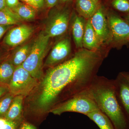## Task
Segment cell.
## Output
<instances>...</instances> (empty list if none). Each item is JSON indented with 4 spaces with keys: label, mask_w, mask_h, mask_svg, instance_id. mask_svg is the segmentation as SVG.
Instances as JSON below:
<instances>
[{
    "label": "cell",
    "mask_w": 129,
    "mask_h": 129,
    "mask_svg": "<svg viewBox=\"0 0 129 129\" xmlns=\"http://www.w3.org/2000/svg\"><path fill=\"white\" fill-rule=\"evenodd\" d=\"M108 55L103 48L76 50L69 60L47 72L42 83L37 106L45 109L64 96L65 93L68 100L87 89Z\"/></svg>",
    "instance_id": "cell-1"
},
{
    "label": "cell",
    "mask_w": 129,
    "mask_h": 129,
    "mask_svg": "<svg viewBox=\"0 0 129 129\" xmlns=\"http://www.w3.org/2000/svg\"><path fill=\"white\" fill-rule=\"evenodd\" d=\"M88 90L99 110L109 118L115 129H129V120L115 94L114 80L97 75Z\"/></svg>",
    "instance_id": "cell-2"
},
{
    "label": "cell",
    "mask_w": 129,
    "mask_h": 129,
    "mask_svg": "<svg viewBox=\"0 0 129 129\" xmlns=\"http://www.w3.org/2000/svg\"><path fill=\"white\" fill-rule=\"evenodd\" d=\"M73 1L58 4L51 10L45 31L50 38L62 35L67 32L73 11Z\"/></svg>",
    "instance_id": "cell-3"
},
{
    "label": "cell",
    "mask_w": 129,
    "mask_h": 129,
    "mask_svg": "<svg viewBox=\"0 0 129 129\" xmlns=\"http://www.w3.org/2000/svg\"><path fill=\"white\" fill-rule=\"evenodd\" d=\"M50 38L45 31L41 32L32 43L29 55L22 64L36 79L41 76L43 60L46 54Z\"/></svg>",
    "instance_id": "cell-4"
},
{
    "label": "cell",
    "mask_w": 129,
    "mask_h": 129,
    "mask_svg": "<svg viewBox=\"0 0 129 129\" xmlns=\"http://www.w3.org/2000/svg\"><path fill=\"white\" fill-rule=\"evenodd\" d=\"M88 89L61 103L51 110V112L55 115H61L66 112H73L86 115L99 109Z\"/></svg>",
    "instance_id": "cell-5"
},
{
    "label": "cell",
    "mask_w": 129,
    "mask_h": 129,
    "mask_svg": "<svg viewBox=\"0 0 129 129\" xmlns=\"http://www.w3.org/2000/svg\"><path fill=\"white\" fill-rule=\"evenodd\" d=\"M106 8L111 32L110 47L121 49L124 46L129 44V24L116 12Z\"/></svg>",
    "instance_id": "cell-6"
},
{
    "label": "cell",
    "mask_w": 129,
    "mask_h": 129,
    "mask_svg": "<svg viewBox=\"0 0 129 129\" xmlns=\"http://www.w3.org/2000/svg\"><path fill=\"white\" fill-rule=\"evenodd\" d=\"M90 19L101 46L111 49V32L106 16V8L102 2Z\"/></svg>",
    "instance_id": "cell-7"
},
{
    "label": "cell",
    "mask_w": 129,
    "mask_h": 129,
    "mask_svg": "<svg viewBox=\"0 0 129 129\" xmlns=\"http://www.w3.org/2000/svg\"><path fill=\"white\" fill-rule=\"evenodd\" d=\"M36 84V79L21 65L15 68L10 81L9 88L14 94L22 95L28 93Z\"/></svg>",
    "instance_id": "cell-8"
},
{
    "label": "cell",
    "mask_w": 129,
    "mask_h": 129,
    "mask_svg": "<svg viewBox=\"0 0 129 129\" xmlns=\"http://www.w3.org/2000/svg\"><path fill=\"white\" fill-rule=\"evenodd\" d=\"M114 82L117 98L129 120V72H120Z\"/></svg>",
    "instance_id": "cell-9"
},
{
    "label": "cell",
    "mask_w": 129,
    "mask_h": 129,
    "mask_svg": "<svg viewBox=\"0 0 129 129\" xmlns=\"http://www.w3.org/2000/svg\"><path fill=\"white\" fill-rule=\"evenodd\" d=\"M72 53V44L69 37L60 40L53 47L45 64L47 66L57 65L67 61Z\"/></svg>",
    "instance_id": "cell-10"
},
{
    "label": "cell",
    "mask_w": 129,
    "mask_h": 129,
    "mask_svg": "<svg viewBox=\"0 0 129 129\" xmlns=\"http://www.w3.org/2000/svg\"><path fill=\"white\" fill-rule=\"evenodd\" d=\"M34 30L33 27L27 24L17 26L8 31L4 38V43L11 47L17 46L27 40Z\"/></svg>",
    "instance_id": "cell-11"
},
{
    "label": "cell",
    "mask_w": 129,
    "mask_h": 129,
    "mask_svg": "<svg viewBox=\"0 0 129 129\" xmlns=\"http://www.w3.org/2000/svg\"><path fill=\"white\" fill-rule=\"evenodd\" d=\"M72 36L76 50L83 48V36L87 20L77 14L73 9L71 16Z\"/></svg>",
    "instance_id": "cell-12"
},
{
    "label": "cell",
    "mask_w": 129,
    "mask_h": 129,
    "mask_svg": "<svg viewBox=\"0 0 129 129\" xmlns=\"http://www.w3.org/2000/svg\"><path fill=\"white\" fill-rule=\"evenodd\" d=\"M100 5L92 0H74L73 9L77 14L87 20L91 17Z\"/></svg>",
    "instance_id": "cell-13"
},
{
    "label": "cell",
    "mask_w": 129,
    "mask_h": 129,
    "mask_svg": "<svg viewBox=\"0 0 129 129\" xmlns=\"http://www.w3.org/2000/svg\"><path fill=\"white\" fill-rule=\"evenodd\" d=\"M83 48L89 50H96L104 47L100 45L91 24L90 19L86 21L83 36Z\"/></svg>",
    "instance_id": "cell-14"
},
{
    "label": "cell",
    "mask_w": 129,
    "mask_h": 129,
    "mask_svg": "<svg viewBox=\"0 0 129 129\" xmlns=\"http://www.w3.org/2000/svg\"><path fill=\"white\" fill-rule=\"evenodd\" d=\"M97 125L100 129H115L109 118L99 109L86 115Z\"/></svg>",
    "instance_id": "cell-15"
},
{
    "label": "cell",
    "mask_w": 129,
    "mask_h": 129,
    "mask_svg": "<svg viewBox=\"0 0 129 129\" xmlns=\"http://www.w3.org/2000/svg\"><path fill=\"white\" fill-rule=\"evenodd\" d=\"M105 7L121 16L129 14V0H102Z\"/></svg>",
    "instance_id": "cell-16"
},
{
    "label": "cell",
    "mask_w": 129,
    "mask_h": 129,
    "mask_svg": "<svg viewBox=\"0 0 129 129\" xmlns=\"http://www.w3.org/2000/svg\"><path fill=\"white\" fill-rule=\"evenodd\" d=\"M37 9L26 3H19L16 7L12 9L22 19L30 20L35 17Z\"/></svg>",
    "instance_id": "cell-17"
},
{
    "label": "cell",
    "mask_w": 129,
    "mask_h": 129,
    "mask_svg": "<svg viewBox=\"0 0 129 129\" xmlns=\"http://www.w3.org/2000/svg\"><path fill=\"white\" fill-rule=\"evenodd\" d=\"M22 95H18L13 100L11 104L5 115V118L7 120L16 121L21 116L22 108Z\"/></svg>",
    "instance_id": "cell-18"
},
{
    "label": "cell",
    "mask_w": 129,
    "mask_h": 129,
    "mask_svg": "<svg viewBox=\"0 0 129 129\" xmlns=\"http://www.w3.org/2000/svg\"><path fill=\"white\" fill-rule=\"evenodd\" d=\"M22 19L11 9L6 7L0 11V25L18 24Z\"/></svg>",
    "instance_id": "cell-19"
},
{
    "label": "cell",
    "mask_w": 129,
    "mask_h": 129,
    "mask_svg": "<svg viewBox=\"0 0 129 129\" xmlns=\"http://www.w3.org/2000/svg\"><path fill=\"white\" fill-rule=\"evenodd\" d=\"M32 45V43L25 44L16 51L12 59V63L14 66L22 65L25 61L30 53Z\"/></svg>",
    "instance_id": "cell-20"
},
{
    "label": "cell",
    "mask_w": 129,
    "mask_h": 129,
    "mask_svg": "<svg viewBox=\"0 0 129 129\" xmlns=\"http://www.w3.org/2000/svg\"><path fill=\"white\" fill-rule=\"evenodd\" d=\"M15 68L12 63L6 62L0 65V81L6 83L11 81Z\"/></svg>",
    "instance_id": "cell-21"
},
{
    "label": "cell",
    "mask_w": 129,
    "mask_h": 129,
    "mask_svg": "<svg viewBox=\"0 0 129 129\" xmlns=\"http://www.w3.org/2000/svg\"><path fill=\"white\" fill-rule=\"evenodd\" d=\"M13 100V96H9L0 101V115H6L11 104Z\"/></svg>",
    "instance_id": "cell-22"
},
{
    "label": "cell",
    "mask_w": 129,
    "mask_h": 129,
    "mask_svg": "<svg viewBox=\"0 0 129 129\" xmlns=\"http://www.w3.org/2000/svg\"><path fill=\"white\" fill-rule=\"evenodd\" d=\"M17 123L16 121L7 120V122L0 129H17Z\"/></svg>",
    "instance_id": "cell-23"
},
{
    "label": "cell",
    "mask_w": 129,
    "mask_h": 129,
    "mask_svg": "<svg viewBox=\"0 0 129 129\" xmlns=\"http://www.w3.org/2000/svg\"><path fill=\"white\" fill-rule=\"evenodd\" d=\"M6 7L11 9L16 7L19 3V0H5Z\"/></svg>",
    "instance_id": "cell-24"
},
{
    "label": "cell",
    "mask_w": 129,
    "mask_h": 129,
    "mask_svg": "<svg viewBox=\"0 0 129 129\" xmlns=\"http://www.w3.org/2000/svg\"><path fill=\"white\" fill-rule=\"evenodd\" d=\"M59 0H45V5L49 8H53L58 4Z\"/></svg>",
    "instance_id": "cell-25"
},
{
    "label": "cell",
    "mask_w": 129,
    "mask_h": 129,
    "mask_svg": "<svg viewBox=\"0 0 129 129\" xmlns=\"http://www.w3.org/2000/svg\"><path fill=\"white\" fill-rule=\"evenodd\" d=\"M19 129H37L34 125L28 122H24L22 123Z\"/></svg>",
    "instance_id": "cell-26"
},
{
    "label": "cell",
    "mask_w": 129,
    "mask_h": 129,
    "mask_svg": "<svg viewBox=\"0 0 129 129\" xmlns=\"http://www.w3.org/2000/svg\"><path fill=\"white\" fill-rule=\"evenodd\" d=\"M12 25H0V39Z\"/></svg>",
    "instance_id": "cell-27"
},
{
    "label": "cell",
    "mask_w": 129,
    "mask_h": 129,
    "mask_svg": "<svg viewBox=\"0 0 129 129\" xmlns=\"http://www.w3.org/2000/svg\"><path fill=\"white\" fill-rule=\"evenodd\" d=\"M36 5L37 9H41L45 5V0H33Z\"/></svg>",
    "instance_id": "cell-28"
},
{
    "label": "cell",
    "mask_w": 129,
    "mask_h": 129,
    "mask_svg": "<svg viewBox=\"0 0 129 129\" xmlns=\"http://www.w3.org/2000/svg\"><path fill=\"white\" fill-rule=\"evenodd\" d=\"M21 1L25 3L28 4V5L34 7L35 8L37 9L36 5L33 0H21Z\"/></svg>",
    "instance_id": "cell-29"
},
{
    "label": "cell",
    "mask_w": 129,
    "mask_h": 129,
    "mask_svg": "<svg viewBox=\"0 0 129 129\" xmlns=\"http://www.w3.org/2000/svg\"><path fill=\"white\" fill-rule=\"evenodd\" d=\"M6 7L5 0H0V11Z\"/></svg>",
    "instance_id": "cell-30"
},
{
    "label": "cell",
    "mask_w": 129,
    "mask_h": 129,
    "mask_svg": "<svg viewBox=\"0 0 129 129\" xmlns=\"http://www.w3.org/2000/svg\"><path fill=\"white\" fill-rule=\"evenodd\" d=\"M7 119L6 118H0V128L2 127L3 125L7 122Z\"/></svg>",
    "instance_id": "cell-31"
},
{
    "label": "cell",
    "mask_w": 129,
    "mask_h": 129,
    "mask_svg": "<svg viewBox=\"0 0 129 129\" xmlns=\"http://www.w3.org/2000/svg\"><path fill=\"white\" fill-rule=\"evenodd\" d=\"M72 1H73V0H59L58 4H66V3L70 2Z\"/></svg>",
    "instance_id": "cell-32"
},
{
    "label": "cell",
    "mask_w": 129,
    "mask_h": 129,
    "mask_svg": "<svg viewBox=\"0 0 129 129\" xmlns=\"http://www.w3.org/2000/svg\"><path fill=\"white\" fill-rule=\"evenodd\" d=\"M6 91V89L5 88L0 87V97L2 95L5 94Z\"/></svg>",
    "instance_id": "cell-33"
},
{
    "label": "cell",
    "mask_w": 129,
    "mask_h": 129,
    "mask_svg": "<svg viewBox=\"0 0 129 129\" xmlns=\"http://www.w3.org/2000/svg\"><path fill=\"white\" fill-rule=\"evenodd\" d=\"M125 20L127 21V22L129 24V14L127 15H124V16H121Z\"/></svg>",
    "instance_id": "cell-34"
},
{
    "label": "cell",
    "mask_w": 129,
    "mask_h": 129,
    "mask_svg": "<svg viewBox=\"0 0 129 129\" xmlns=\"http://www.w3.org/2000/svg\"><path fill=\"white\" fill-rule=\"evenodd\" d=\"M92 1L94 2H95L97 4H98V5L101 4L102 2V0H92Z\"/></svg>",
    "instance_id": "cell-35"
}]
</instances>
